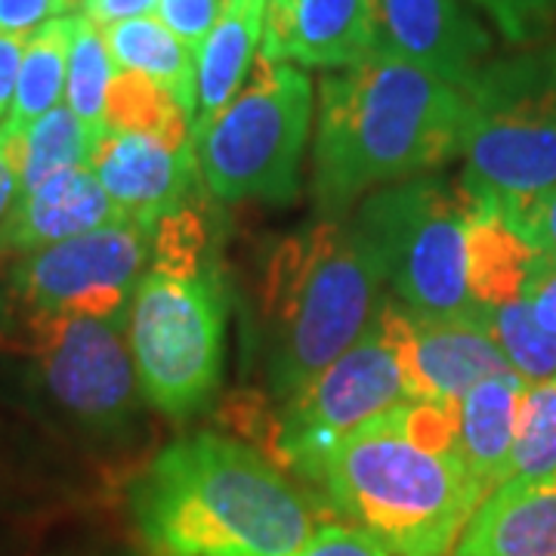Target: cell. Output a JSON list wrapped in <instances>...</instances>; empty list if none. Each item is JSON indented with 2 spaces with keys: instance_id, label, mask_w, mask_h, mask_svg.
I'll return each instance as SVG.
<instances>
[{
  "instance_id": "obj_1",
  "label": "cell",
  "mask_w": 556,
  "mask_h": 556,
  "mask_svg": "<svg viewBox=\"0 0 556 556\" xmlns=\"http://www.w3.org/2000/svg\"><path fill=\"white\" fill-rule=\"evenodd\" d=\"M309 479L390 556H448L485 492L457 452V405L399 402L340 437Z\"/></svg>"
},
{
  "instance_id": "obj_2",
  "label": "cell",
  "mask_w": 556,
  "mask_h": 556,
  "mask_svg": "<svg viewBox=\"0 0 556 556\" xmlns=\"http://www.w3.org/2000/svg\"><path fill=\"white\" fill-rule=\"evenodd\" d=\"M152 556H298L316 510L273 460L217 433L170 442L130 492Z\"/></svg>"
},
{
  "instance_id": "obj_3",
  "label": "cell",
  "mask_w": 556,
  "mask_h": 556,
  "mask_svg": "<svg viewBox=\"0 0 556 556\" xmlns=\"http://www.w3.org/2000/svg\"><path fill=\"white\" fill-rule=\"evenodd\" d=\"M467 109L460 87L380 53L325 75L313 152L318 211L338 219L375 189L455 159Z\"/></svg>"
},
{
  "instance_id": "obj_4",
  "label": "cell",
  "mask_w": 556,
  "mask_h": 556,
  "mask_svg": "<svg viewBox=\"0 0 556 556\" xmlns=\"http://www.w3.org/2000/svg\"><path fill=\"white\" fill-rule=\"evenodd\" d=\"M383 276L356 229L321 219L273 251L263 306L273 331L269 390L288 402L378 318Z\"/></svg>"
},
{
  "instance_id": "obj_5",
  "label": "cell",
  "mask_w": 556,
  "mask_h": 556,
  "mask_svg": "<svg viewBox=\"0 0 556 556\" xmlns=\"http://www.w3.org/2000/svg\"><path fill=\"white\" fill-rule=\"evenodd\" d=\"M467 93L464 195L510 217L556 186V50L492 60Z\"/></svg>"
},
{
  "instance_id": "obj_6",
  "label": "cell",
  "mask_w": 556,
  "mask_h": 556,
  "mask_svg": "<svg viewBox=\"0 0 556 556\" xmlns=\"http://www.w3.org/2000/svg\"><path fill=\"white\" fill-rule=\"evenodd\" d=\"M477 204L460 186L412 177L358 201L350 226L378 263L399 306L424 318L477 321L470 294V217Z\"/></svg>"
},
{
  "instance_id": "obj_7",
  "label": "cell",
  "mask_w": 556,
  "mask_h": 556,
  "mask_svg": "<svg viewBox=\"0 0 556 556\" xmlns=\"http://www.w3.org/2000/svg\"><path fill=\"white\" fill-rule=\"evenodd\" d=\"M313 124V80L291 62L257 56L239 97L192 124L189 146L204 189L226 204H291Z\"/></svg>"
},
{
  "instance_id": "obj_8",
  "label": "cell",
  "mask_w": 556,
  "mask_h": 556,
  "mask_svg": "<svg viewBox=\"0 0 556 556\" xmlns=\"http://www.w3.org/2000/svg\"><path fill=\"white\" fill-rule=\"evenodd\" d=\"M223 325L214 278L167 269L146 273L127 313L139 393L167 415L201 408L223 371Z\"/></svg>"
},
{
  "instance_id": "obj_9",
  "label": "cell",
  "mask_w": 556,
  "mask_h": 556,
  "mask_svg": "<svg viewBox=\"0 0 556 556\" xmlns=\"http://www.w3.org/2000/svg\"><path fill=\"white\" fill-rule=\"evenodd\" d=\"M399 402H412L408 380L399 340L380 306L375 325L285 402L276 424V455L298 473L313 477L340 437Z\"/></svg>"
},
{
  "instance_id": "obj_10",
  "label": "cell",
  "mask_w": 556,
  "mask_h": 556,
  "mask_svg": "<svg viewBox=\"0 0 556 556\" xmlns=\"http://www.w3.org/2000/svg\"><path fill=\"white\" fill-rule=\"evenodd\" d=\"M127 318L31 313L22 350L38 362L47 393L93 427H118L137 408L139 380Z\"/></svg>"
},
{
  "instance_id": "obj_11",
  "label": "cell",
  "mask_w": 556,
  "mask_h": 556,
  "mask_svg": "<svg viewBox=\"0 0 556 556\" xmlns=\"http://www.w3.org/2000/svg\"><path fill=\"white\" fill-rule=\"evenodd\" d=\"M149 229L134 219L31 251L16 266V291L35 313L124 318L146 278Z\"/></svg>"
},
{
  "instance_id": "obj_12",
  "label": "cell",
  "mask_w": 556,
  "mask_h": 556,
  "mask_svg": "<svg viewBox=\"0 0 556 556\" xmlns=\"http://www.w3.org/2000/svg\"><path fill=\"white\" fill-rule=\"evenodd\" d=\"M375 53L467 90L492 62L495 38L464 0H375Z\"/></svg>"
},
{
  "instance_id": "obj_13",
  "label": "cell",
  "mask_w": 556,
  "mask_h": 556,
  "mask_svg": "<svg viewBox=\"0 0 556 556\" xmlns=\"http://www.w3.org/2000/svg\"><path fill=\"white\" fill-rule=\"evenodd\" d=\"M383 316L402 350L412 402L457 405L485 378L514 371L477 321L415 316L393 300H383Z\"/></svg>"
},
{
  "instance_id": "obj_14",
  "label": "cell",
  "mask_w": 556,
  "mask_h": 556,
  "mask_svg": "<svg viewBox=\"0 0 556 556\" xmlns=\"http://www.w3.org/2000/svg\"><path fill=\"white\" fill-rule=\"evenodd\" d=\"M87 167L121 214L149 232L159 229L161 219L186 207V195L199 177L192 146L177 149L164 139L115 130H102L93 139Z\"/></svg>"
},
{
  "instance_id": "obj_15",
  "label": "cell",
  "mask_w": 556,
  "mask_h": 556,
  "mask_svg": "<svg viewBox=\"0 0 556 556\" xmlns=\"http://www.w3.org/2000/svg\"><path fill=\"white\" fill-rule=\"evenodd\" d=\"M375 0H291L266 7L260 56L343 72L375 56Z\"/></svg>"
},
{
  "instance_id": "obj_16",
  "label": "cell",
  "mask_w": 556,
  "mask_h": 556,
  "mask_svg": "<svg viewBox=\"0 0 556 556\" xmlns=\"http://www.w3.org/2000/svg\"><path fill=\"white\" fill-rule=\"evenodd\" d=\"M121 219L127 217L109 199L90 167H68L22 192L7 223L0 226V248L31 254Z\"/></svg>"
},
{
  "instance_id": "obj_17",
  "label": "cell",
  "mask_w": 556,
  "mask_h": 556,
  "mask_svg": "<svg viewBox=\"0 0 556 556\" xmlns=\"http://www.w3.org/2000/svg\"><path fill=\"white\" fill-rule=\"evenodd\" d=\"M448 556H556V473L495 485Z\"/></svg>"
},
{
  "instance_id": "obj_18",
  "label": "cell",
  "mask_w": 556,
  "mask_h": 556,
  "mask_svg": "<svg viewBox=\"0 0 556 556\" xmlns=\"http://www.w3.org/2000/svg\"><path fill=\"white\" fill-rule=\"evenodd\" d=\"M526 387L517 371H504L477 383L457 402V452L485 495L501 485L507 470Z\"/></svg>"
},
{
  "instance_id": "obj_19",
  "label": "cell",
  "mask_w": 556,
  "mask_h": 556,
  "mask_svg": "<svg viewBox=\"0 0 556 556\" xmlns=\"http://www.w3.org/2000/svg\"><path fill=\"white\" fill-rule=\"evenodd\" d=\"M263 25L266 0H229L223 7L219 22L195 50V121L217 115L239 97L260 56Z\"/></svg>"
},
{
  "instance_id": "obj_20",
  "label": "cell",
  "mask_w": 556,
  "mask_h": 556,
  "mask_svg": "<svg viewBox=\"0 0 556 556\" xmlns=\"http://www.w3.org/2000/svg\"><path fill=\"white\" fill-rule=\"evenodd\" d=\"M102 38L115 72H139L146 78L167 87L179 105L195 121V50L167 31L155 16H134V20L102 25Z\"/></svg>"
},
{
  "instance_id": "obj_21",
  "label": "cell",
  "mask_w": 556,
  "mask_h": 556,
  "mask_svg": "<svg viewBox=\"0 0 556 556\" xmlns=\"http://www.w3.org/2000/svg\"><path fill=\"white\" fill-rule=\"evenodd\" d=\"M467 248H470V294L482 316L504 303L522 300L526 278L535 263V248L507 219L477 204L470 217Z\"/></svg>"
},
{
  "instance_id": "obj_22",
  "label": "cell",
  "mask_w": 556,
  "mask_h": 556,
  "mask_svg": "<svg viewBox=\"0 0 556 556\" xmlns=\"http://www.w3.org/2000/svg\"><path fill=\"white\" fill-rule=\"evenodd\" d=\"M100 134L102 130L87 127L68 105H56L20 134H0V146L20 174L22 192H28L60 170L87 167L93 139Z\"/></svg>"
},
{
  "instance_id": "obj_23",
  "label": "cell",
  "mask_w": 556,
  "mask_h": 556,
  "mask_svg": "<svg viewBox=\"0 0 556 556\" xmlns=\"http://www.w3.org/2000/svg\"><path fill=\"white\" fill-rule=\"evenodd\" d=\"M75 38V13L43 22L31 38L25 40L16 97L0 134H20L28 124L43 118L60 105L65 75H68V50Z\"/></svg>"
},
{
  "instance_id": "obj_24",
  "label": "cell",
  "mask_w": 556,
  "mask_h": 556,
  "mask_svg": "<svg viewBox=\"0 0 556 556\" xmlns=\"http://www.w3.org/2000/svg\"><path fill=\"white\" fill-rule=\"evenodd\" d=\"M105 130L115 134H146L164 139L167 146H189L192 115L159 80L139 72H115L105 93Z\"/></svg>"
},
{
  "instance_id": "obj_25",
  "label": "cell",
  "mask_w": 556,
  "mask_h": 556,
  "mask_svg": "<svg viewBox=\"0 0 556 556\" xmlns=\"http://www.w3.org/2000/svg\"><path fill=\"white\" fill-rule=\"evenodd\" d=\"M115 75L109 47L102 38V25L90 22L84 13H75V38L68 50V75H65V105L87 127L105 130V93Z\"/></svg>"
},
{
  "instance_id": "obj_26",
  "label": "cell",
  "mask_w": 556,
  "mask_h": 556,
  "mask_svg": "<svg viewBox=\"0 0 556 556\" xmlns=\"http://www.w3.org/2000/svg\"><path fill=\"white\" fill-rule=\"evenodd\" d=\"M556 473V378L529 383L519 405L517 437L501 482Z\"/></svg>"
},
{
  "instance_id": "obj_27",
  "label": "cell",
  "mask_w": 556,
  "mask_h": 556,
  "mask_svg": "<svg viewBox=\"0 0 556 556\" xmlns=\"http://www.w3.org/2000/svg\"><path fill=\"white\" fill-rule=\"evenodd\" d=\"M526 383L556 378V338L538 325L526 300L504 303L479 321Z\"/></svg>"
},
{
  "instance_id": "obj_28",
  "label": "cell",
  "mask_w": 556,
  "mask_h": 556,
  "mask_svg": "<svg viewBox=\"0 0 556 556\" xmlns=\"http://www.w3.org/2000/svg\"><path fill=\"white\" fill-rule=\"evenodd\" d=\"M514 47H535L556 31V0H470Z\"/></svg>"
},
{
  "instance_id": "obj_29",
  "label": "cell",
  "mask_w": 556,
  "mask_h": 556,
  "mask_svg": "<svg viewBox=\"0 0 556 556\" xmlns=\"http://www.w3.org/2000/svg\"><path fill=\"white\" fill-rule=\"evenodd\" d=\"M223 16V0H159L155 20L186 47L199 50Z\"/></svg>"
},
{
  "instance_id": "obj_30",
  "label": "cell",
  "mask_w": 556,
  "mask_h": 556,
  "mask_svg": "<svg viewBox=\"0 0 556 556\" xmlns=\"http://www.w3.org/2000/svg\"><path fill=\"white\" fill-rule=\"evenodd\" d=\"M504 219L535 248V254L556 260V186L538 201L526 204L522 211Z\"/></svg>"
},
{
  "instance_id": "obj_31",
  "label": "cell",
  "mask_w": 556,
  "mask_h": 556,
  "mask_svg": "<svg viewBox=\"0 0 556 556\" xmlns=\"http://www.w3.org/2000/svg\"><path fill=\"white\" fill-rule=\"evenodd\" d=\"M298 556H390L387 547L358 526H318Z\"/></svg>"
},
{
  "instance_id": "obj_32",
  "label": "cell",
  "mask_w": 556,
  "mask_h": 556,
  "mask_svg": "<svg viewBox=\"0 0 556 556\" xmlns=\"http://www.w3.org/2000/svg\"><path fill=\"white\" fill-rule=\"evenodd\" d=\"M522 300L538 325L556 338V260L535 254V263L529 269Z\"/></svg>"
},
{
  "instance_id": "obj_33",
  "label": "cell",
  "mask_w": 556,
  "mask_h": 556,
  "mask_svg": "<svg viewBox=\"0 0 556 556\" xmlns=\"http://www.w3.org/2000/svg\"><path fill=\"white\" fill-rule=\"evenodd\" d=\"M72 13L65 0H0V35L31 38L43 22Z\"/></svg>"
},
{
  "instance_id": "obj_34",
  "label": "cell",
  "mask_w": 556,
  "mask_h": 556,
  "mask_svg": "<svg viewBox=\"0 0 556 556\" xmlns=\"http://www.w3.org/2000/svg\"><path fill=\"white\" fill-rule=\"evenodd\" d=\"M25 40L16 35H0V124L7 121L16 97V80H20L22 56H25Z\"/></svg>"
},
{
  "instance_id": "obj_35",
  "label": "cell",
  "mask_w": 556,
  "mask_h": 556,
  "mask_svg": "<svg viewBox=\"0 0 556 556\" xmlns=\"http://www.w3.org/2000/svg\"><path fill=\"white\" fill-rule=\"evenodd\" d=\"M155 7L159 0H87L78 13L97 25H112V22L134 20V16H149Z\"/></svg>"
},
{
  "instance_id": "obj_36",
  "label": "cell",
  "mask_w": 556,
  "mask_h": 556,
  "mask_svg": "<svg viewBox=\"0 0 556 556\" xmlns=\"http://www.w3.org/2000/svg\"><path fill=\"white\" fill-rule=\"evenodd\" d=\"M22 195V182L20 174H16V167H13V161L7 155V149L0 146V226L7 223L10 217V211L16 207V201Z\"/></svg>"
},
{
  "instance_id": "obj_37",
  "label": "cell",
  "mask_w": 556,
  "mask_h": 556,
  "mask_svg": "<svg viewBox=\"0 0 556 556\" xmlns=\"http://www.w3.org/2000/svg\"><path fill=\"white\" fill-rule=\"evenodd\" d=\"M266 7H291V0H266Z\"/></svg>"
},
{
  "instance_id": "obj_38",
  "label": "cell",
  "mask_w": 556,
  "mask_h": 556,
  "mask_svg": "<svg viewBox=\"0 0 556 556\" xmlns=\"http://www.w3.org/2000/svg\"><path fill=\"white\" fill-rule=\"evenodd\" d=\"M65 3H68V10H75V7H84L87 0H65Z\"/></svg>"
}]
</instances>
